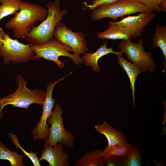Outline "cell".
<instances>
[{
	"label": "cell",
	"instance_id": "cell-1",
	"mask_svg": "<svg viewBox=\"0 0 166 166\" xmlns=\"http://www.w3.org/2000/svg\"><path fill=\"white\" fill-rule=\"evenodd\" d=\"M19 11L6 23L5 27L12 30L13 37L22 38L29 34L38 21L46 18L47 9L37 4L22 2Z\"/></svg>",
	"mask_w": 166,
	"mask_h": 166
},
{
	"label": "cell",
	"instance_id": "cell-2",
	"mask_svg": "<svg viewBox=\"0 0 166 166\" xmlns=\"http://www.w3.org/2000/svg\"><path fill=\"white\" fill-rule=\"evenodd\" d=\"M47 6L48 14L45 18L37 26H34L30 33L25 37L30 43L40 45L53 38V34L56 26L67 14L66 10H60L59 0L49 2Z\"/></svg>",
	"mask_w": 166,
	"mask_h": 166
},
{
	"label": "cell",
	"instance_id": "cell-3",
	"mask_svg": "<svg viewBox=\"0 0 166 166\" xmlns=\"http://www.w3.org/2000/svg\"><path fill=\"white\" fill-rule=\"evenodd\" d=\"M17 87L15 91L10 95L0 97V119L3 116L2 110L6 106L28 109L33 104L42 105L45 99L46 93L38 89L31 90L26 86L27 82L20 74L16 77Z\"/></svg>",
	"mask_w": 166,
	"mask_h": 166
},
{
	"label": "cell",
	"instance_id": "cell-4",
	"mask_svg": "<svg viewBox=\"0 0 166 166\" xmlns=\"http://www.w3.org/2000/svg\"><path fill=\"white\" fill-rule=\"evenodd\" d=\"M30 47L35 54L33 57V60L42 58L54 62L60 69L62 68L65 65L64 61L58 59L60 56L69 57L75 65H79L83 63L80 56L71 53L72 51L69 47L61 43L55 38L43 44H32Z\"/></svg>",
	"mask_w": 166,
	"mask_h": 166
},
{
	"label": "cell",
	"instance_id": "cell-5",
	"mask_svg": "<svg viewBox=\"0 0 166 166\" xmlns=\"http://www.w3.org/2000/svg\"><path fill=\"white\" fill-rule=\"evenodd\" d=\"M152 11L144 4L135 0H119L108 4L100 6L92 10L91 18L97 21L105 18L114 22L118 17L136 13Z\"/></svg>",
	"mask_w": 166,
	"mask_h": 166
},
{
	"label": "cell",
	"instance_id": "cell-6",
	"mask_svg": "<svg viewBox=\"0 0 166 166\" xmlns=\"http://www.w3.org/2000/svg\"><path fill=\"white\" fill-rule=\"evenodd\" d=\"M63 113L59 104L57 103L47 121L51 126L49 128L48 137L45 140V144L53 146L57 143L61 142L63 145L72 149L73 148L75 139L73 134L65 128L62 115Z\"/></svg>",
	"mask_w": 166,
	"mask_h": 166
},
{
	"label": "cell",
	"instance_id": "cell-7",
	"mask_svg": "<svg viewBox=\"0 0 166 166\" xmlns=\"http://www.w3.org/2000/svg\"><path fill=\"white\" fill-rule=\"evenodd\" d=\"M31 45L24 44L17 39L11 38L5 33L4 43L0 49V58H3L5 64H9L11 61L13 64L16 65L33 60L35 54L31 48Z\"/></svg>",
	"mask_w": 166,
	"mask_h": 166
},
{
	"label": "cell",
	"instance_id": "cell-8",
	"mask_svg": "<svg viewBox=\"0 0 166 166\" xmlns=\"http://www.w3.org/2000/svg\"><path fill=\"white\" fill-rule=\"evenodd\" d=\"M118 47L125 53L128 60L139 66L144 72L146 70L152 72L156 69V65L151 57L152 54L148 51H145L143 39L141 37L137 43L130 40H122Z\"/></svg>",
	"mask_w": 166,
	"mask_h": 166
},
{
	"label": "cell",
	"instance_id": "cell-9",
	"mask_svg": "<svg viewBox=\"0 0 166 166\" xmlns=\"http://www.w3.org/2000/svg\"><path fill=\"white\" fill-rule=\"evenodd\" d=\"M53 37L61 43L69 47L73 54L77 56H80L88 51L85 35L81 32H73L71 28L67 27L64 22H60L56 26Z\"/></svg>",
	"mask_w": 166,
	"mask_h": 166
},
{
	"label": "cell",
	"instance_id": "cell-10",
	"mask_svg": "<svg viewBox=\"0 0 166 166\" xmlns=\"http://www.w3.org/2000/svg\"><path fill=\"white\" fill-rule=\"evenodd\" d=\"M65 77L64 76L55 82H49L48 83L45 99L42 105V115L39 121L32 132L33 138L34 141L40 140H45L48 137L49 128L47 122L52 114V109L55 105V99L52 97L53 90L56 84L63 80Z\"/></svg>",
	"mask_w": 166,
	"mask_h": 166
},
{
	"label": "cell",
	"instance_id": "cell-11",
	"mask_svg": "<svg viewBox=\"0 0 166 166\" xmlns=\"http://www.w3.org/2000/svg\"><path fill=\"white\" fill-rule=\"evenodd\" d=\"M152 11L142 12L135 16H129L118 22H110L114 24L125 27L130 31L132 38L136 39L140 37L143 28L156 17Z\"/></svg>",
	"mask_w": 166,
	"mask_h": 166
},
{
	"label": "cell",
	"instance_id": "cell-12",
	"mask_svg": "<svg viewBox=\"0 0 166 166\" xmlns=\"http://www.w3.org/2000/svg\"><path fill=\"white\" fill-rule=\"evenodd\" d=\"M68 154L63 149V144L58 142L53 146L45 144L39 160H46L49 166H68Z\"/></svg>",
	"mask_w": 166,
	"mask_h": 166
},
{
	"label": "cell",
	"instance_id": "cell-13",
	"mask_svg": "<svg viewBox=\"0 0 166 166\" xmlns=\"http://www.w3.org/2000/svg\"><path fill=\"white\" fill-rule=\"evenodd\" d=\"M108 44V42L106 41L95 52L84 54L81 57L83 63L87 66H91L93 71L99 72L101 71V68L98 65V61L101 57L109 53L114 54L117 56L122 55L123 52L121 50L115 52L112 48H107Z\"/></svg>",
	"mask_w": 166,
	"mask_h": 166
},
{
	"label": "cell",
	"instance_id": "cell-14",
	"mask_svg": "<svg viewBox=\"0 0 166 166\" xmlns=\"http://www.w3.org/2000/svg\"><path fill=\"white\" fill-rule=\"evenodd\" d=\"M96 130L106 138L108 146L127 142L123 132L116 130L106 121L95 126Z\"/></svg>",
	"mask_w": 166,
	"mask_h": 166
},
{
	"label": "cell",
	"instance_id": "cell-15",
	"mask_svg": "<svg viewBox=\"0 0 166 166\" xmlns=\"http://www.w3.org/2000/svg\"><path fill=\"white\" fill-rule=\"evenodd\" d=\"M117 57L118 63L125 71L129 78L130 88L132 90V106L134 108L135 104V83L138 75L144 72L141 70L139 66L132 63L131 61H128L122 55L118 56Z\"/></svg>",
	"mask_w": 166,
	"mask_h": 166
},
{
	"label": "cell",
	"instance_id": "cell-16",
	"mask_svg": "<svg viewBox=\"0 0 166 166\" xmlns=\"http://www.w3.org/2000/svg\"><path fill=\"white\" fill-rule=\"evenodd\" d=\"M109 26L106 30L97 33V37L100 39L112 40H131L132 37L130 31L127 28L117 25L108 21Z\"/></svg>",
	"mask_w": 166,
	"mask_h": 166
},
{
	"label": "cell",
	"instance_id": "cell-17",
	"mask_svg": "<svg viewBox=\"0 0 166 166\" xmlns=\"http://www.w3.org/2000/svg\"><path fill=\"white\" fill-rule=\"evenodd\" d=\"M102 151L97 149L82 155L75 162L74 166H104V157L101 156Z\"/></svg>",
	"mask_w": 166,
	"mask_h": 166
},
{
	"label": "cell",
	"instance_id": "cell-18",
	"mask_svg": "<svg viewBox=\"0 0 166 166\" xmlns=\"http://www.w3.org/2000/svg\"><path fill=\"white\" fill-rule=\"evenodd\" d=\"M132 148V146L127 142L108 146L102 151L101 156L103 157L116 156L126 159L129 156Z\"/></svg>",
	"mask_w": 166,
	"mask_h": 166
},
{
	"label": "cell",
	"instance_id": "cell-19",
	"mask_svg": "<svg viewBox=\"0 0 166 166\" xmlns=\"http://www.w3.org/2000/svg\"><path fill=\"white\" fill-rule=\"evenodd\" d=\"M24 158L23 155L12 151L0 142V159L9 161L11 166H24L23 159Z\"/></svg>",
	"mask_w": 166,
	"mask_h": 166
},
{
	"label": "cell",
	"instance_id": "cell-20",
	"mask_svg": "<svg viewBox=\"0 0 166 166\" xmlns=\"http://www.w3.org/2000/svg\"><path fill=\"white\" fill-rule=\"evenodd\" d=\"M154 47H159L166 61V26L156 24L155 33L152 39Z\"/></svg>",
	"mask_w": 166,
	"mask_h": 166
},
{
	"label": "cell",
	"instance_id": "cell-21",
	"mask_svg": "<svg viewBox=\"0 0 166 166\" xmlns=\"http://www.w3.org/2000/svg\"><path fill=\"white\" fill-rule=\"evenodd\" d=\"M22 0H0V23L4 17L14 14L20 10Z\"/></svg>",
	"mask_w": 166,
	"mask_h": 166
},
{
	"label": "cell",
	"instance_id": "cell-22",
	"mask_svg": "<svg viewBox=\"0 0 166 166\" xmlns=\"http://www.w3.org/2000/svg\"><path fill=\"white\" fill-rule=\"evenodd\" d=\"M141 152L135 144L132 148L128 157L124 159L122 166H141Z\"/></svg>",
	"mask_w": 166,
	"mask_h": 166
},
{
	"label": "cell",
	"instance_id": "cell-23",
	"mask_svg": "<svg viewBox=\"0 0 166 166\" xmlns=\"http://www.w3.org/2000/svg\"><path fill=\"white\" fill-rule=\"evenodd\" d=\"M8 136L10 138L16 148H19L22 151L24 154L30 159L34 166L41 165L39 163V158L37 156V151L35 153L34 152L32 151H31L30 152L26 151L20 144L18 141V138L16 135L11 132L8 134Z\"/></svg>",
	"mask_w": 166,
	"mask_h": 166
},
{
	"label": "cell",
	"instance_id": "cell-24",
	"mask_svg": "<svg viewBox=\"0 0 166 166\" xmlns=\"http://www.w3.org/2000/svg\"><path fill=\"white\" fill-rule=\"evenodd\" d=\"M119 0H91L89 2L84 1L82 2L83 9L93 10L97 7L108 4Z\"/></svg>",
	"mask_w": 166,
	"mask_h": 166
},
{
	"label": "cell",
	"instance_id": "cell-25",
	"mask_svg": "<svg viewBox=\"0 0 166 166\" xmlns=\"http://www.w3.org/2000/svg\"><path fill=\"white\" fill-rule=\"evenodd\" d=\"M144 4L151 11H161L162 10L160 7L161 4L166 1V0H135Z\"/></svg>",
	"mask_w": 166,
	"mask_h": 166
},
{
	"label": "cell",
	"instance_id": "cell-26",
	"mask_svg": "<svg viewBox=\"0 0 166 166\" xmlns=\"http://www.w3.org/2000/svg\"><path fill=\"white\" fill-rule=\"evenodd\" d=\"M104 166H122L124 159L116 156L104 157Z\"/></svg>",
	"mask_w": 166,
	"mask_h": 166
},
{
	"label": "cell",
	"instance_id": "cell-27",
	"mask_svg": "<svg viewBox=\"0 0 166 166\" xmlns=\"http://www.w3.org/2000/svg\"><path fill=\"white\" fill-rule=\"evenodd\" d=\"M162 102L164 105L165 111L164 114L162 115V117L163 118V131L161 133V135L166 134V130L164 127V124L166 121V103L164 100L163 99Z\"/></svg>",
	"mask_w": 166,
	"mask_h": 166
},
{
	"label": "cell",
	"instance_id": "cell-28",
	"mask_svg": "<svg viewBox=\"0 0 166 166\" xmlns=\"http://www.w3.org/2000/svg\"><path fill=\"white\" fill-rule=\"evenodd\" d=\"M5 33L3 31L2 29L0 27V49L3 45L5 39Z\"/></svg>",
	"mask_w": 166,
	"mask_h": 166
},
{
	"label": "cell",
	"instance_id": "cell-29",
	"mask_svg": "<svg viewBox=\"0 0 166 166\" xmlns=\"http://www.w3.org/2000/svg\"><path fill=\"white\" fill-rule=\"evenodd\" d=\"M166 1L160 5V8L162 10L166 11Z\"/></svg>",
	"mask_w": 166,
	"mask_h": 166
}]
</instances>
